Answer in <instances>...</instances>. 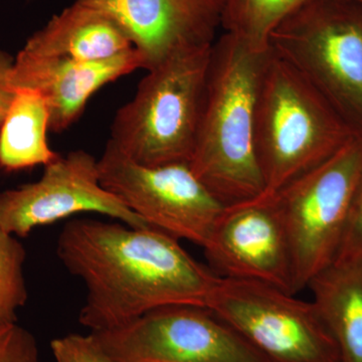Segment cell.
<instances>
[{
	"instance_id": "cell-1",
	"label": "cell",
	"mask_w": 362,
	"mask_h": 362,
	"mask_svg": "<svg viewBox=\"0 0 362 362\" xmlns=\"http://www.w3.org/2000/svg\"><path fill=\"white\" fill-rule=\"evenodd\" d=\"M57 255L85 286L78 321L90 332L121 327L173 305L207 308L221 279L173 235L120 221H69L59 233Z\"/></svg>"
},
{
	"instance_id": "cell-2",
	"label": "cell",
	"mask_w": 362,
	"mask_h": 362,
	"mask_svg": "<svg viewBox=\"0 0 362 362\" xmlns=\"http://www.w3.org/2000/svg\"><path fill=\"white\" fill-rule=\"evenodd\" d=\"M265 54L250 51L225 33L211 49L201 126L189 165L226 206L264 194L255 148V106Z\"/></svg>"
},
{
	"instance_id": "cell-3",
	"label": "cell",
	"mask_w": 362,
	"mask_h": 362,
	"mask_svg": "<svg viewBox=\"0 0 362 362\" xmlns=\"http://www.w3.org/2000/svg\"><path fill=\"white\" fill-rule=\"evenodd\" d=\"M354 136L294 66L271 49L266 52L255 106V148L264 181L262 197H271L327 160Z\"/></svg>"
},
{
	"instance_id": "cell-4",
	"label": "cell",
	"mask_w": 362,
	"mask_h": 362,
	"mask_svg": "<svg viewBox=\"0 0 362 362\" xmlns=\"http://www.w3.org/2000/svg\"><path fill=\"white\" fill-rule=\"evenodd\" d=\"M213 47L178 54L147 71L114 117L111 142L144 165L189 163L199 135Z\"/></svg>"
},
{
	"instance_id": "cell-5",
	"label": "cell",
	"mask_w": 362,
	"mask_h": 362,
	"mask_svg": "<svg viewBox=\"0 0 362 362\" xmlns=\"http://www.w3.org/2000/svg\"><path fill=\"white\" fill-rule=\"evenodd\" d=\"M269 49L325 99L362 138V4L307 0L272 33Z\"/></svg>"
},
{
	"instance_id": "cell-6",
	"label": "cell",
	"mask_w": 362,
	"mask_h": 362,
	"mask_svg": "<svg viewBox=\"0 0 362 362\" xmlns=\"http://www.w3.org/2000/svg\"><path fill=\"white\" fill-rule=\"evenodd\" d=\"M362 173V138L354 136L327 160L269 199L285 226L296 293L337 261Z\"/></svg>"
},
{
	"instance_id": "cell-7",
	"label": "cell",
	"mask_w": 362,
	"mask_h": 362,
	"mask_svg": "<svg viewBox=\"0 0 362 362\" xmlns=\"http://www.w3.org/2000/svg\"><path fill=\"white\" fill-rule=\"evenodd\" d=\"M207 308L269 362H339L312 301L274 286L221 277Z\"/></svg>"
},
{
	"instance_id": "cell-8",
	"label": "cell",
	"mask_w": 362,
	"mask_h": 362,
	"mask_svg": "<svg viewBox=\"0 0 362 362\" xmlns=\"http://www.w3.org/2000/svg\"><path fill=\"white\" fill-rule=\"evenodd\" d=\"M98 169L102 185L147 225L199 247L226 209L188 162L144 165L108 141Z\"/></svg>"
},
{
	"instance_id": "cell-9",
	"label": "cell",
	"mask_w": 362,
	"mask_h": 362,
	"mask_svg": "<svg viewBox=\"0 0 362 362\" xmlns=\"http://www.w3.org/2000/svg\"><path fill=\"white\" fill-rule=\"evenodd\" d=\"M90 333L117 362H269L206 307H163Z\"/></svg>"
},
{
	"instance_id": "cell-10",
	"label": "cell",
	"mask_w": 362,
	"mask_h": 362,
	"mask_svg": "<svg viewBox=\"0 0 362 362\" xmlns=\"http://www.w3.org/2000/svg\"><path fill=\"white\" fill-rule=\"evenodd\" d=\"M44 168L40 180L0 192L2 230L25 238L35 228L83 213L135 228L150 226L102 185L98 159L89 152H69Z\"/></svg>"
},
{
	"instance_id": "cell-11",
	"label": "cell",
	"mask_w": 362,
	"mask_h": 362,
	"mask_svg": "<svg viewBox=\"0 0 362 362\" xmlns=\"http://www.w3.org/2000/svg\"><path fill=\"white\" fill-rule=\"evenodd\" d=\"M218 276L295 290L291 247L269 199L226 206L204 247Z\"/></svg>"
},
{
	"instance_id": "cell-12",
	"label": "cell",
	"mask_w": 362,
	"mask_h": 362,
	"mask_svg": "<svg viewBox=\"0 0 362 362\" xmlns=\"http://www.w3.org/2000/svg\"><path fill=\"white\" fill-rule=\"evenodd\" d=\"M129 35L148 71L166 59L213 47L221 30V0H92Z\"/></svg>"
},
{
	"instance_id": "cell-13",
	"label": "cell",
	"mask_w": 362,
	"mask_h": 362,
	"mask_svg": "<svg viewBox=\"0 0 362 362\" xmlns=\"http://www.w3.org/2000/svg\"><path fill=\"white\" fill-rule=\"evenodd\" d=\"M138 69H143V62L135 49L93 62L21 49L14 57L11 85L13 90L28 88L42 93L49 107V131L59 133L80 118L97 90Z\"/></svg>"
},
{
	"instance_id": "cell-14",
	"label": "cell",
	"mask_w": 362,
	"mask_h": 362,
	"mask_svg": "<svg viewBox=\"0 0 362 362\" xmlns=\"http://www.w3.org/2000/svg\"><path fill=\"white\" fill-rule=\"evenodd\" d=\"M134 49L118 21L92 0H75L26 40L23 51L81 62L101 61Z\"/></svg>"
},
{
	"instance_id": "cell-15",
	"label": "cell",
	"mask_w": 362,
	"mask_h": 362,
	"mask_svg": "<svg viewBox=\"0 0 362 362\" xmlns=\"http://www.w3.org/2000/svg\"><path fill=\"white\" fill-rule=\"evenodd\" d=\"M308 288L337 344L339 362H362V259L335 261Z\"/></svg>"
},
{
	"instance_id": "cell-16",
	"label": "cell",
	"mask_w": 362,
	"mask_h": 362,
	"mask_svg": "<svg viewBox=\"0 0 362 362\" xmlns=\"http://www.w3.org/2000/svg\"><path fill=\"white\" fill-rule=\"evenodd\" d=\"M49 111L42 93L14 90L4 121L0 124V171L6 173L47 166L59 158L49 146Z\"/></svg>"
},
{
	"instance_id": "cell-17",
	"label": "cell",
	"mask_w": 362,
	"mask_h": 362,
	"mask_svg": "<svg viewBox=\"0 0 362 362\" xmlns=\"http://www.w3.org/2000/svg\"><path fill=\"white\" fill-rule=\"evenodd\" d=\"M307 0H221V30L251 52L269 49L272 33Z\"/></svg>"
},
{
	"instance_id": "cell-18",
	"label": "cell",
	"mask_w": 362,
	"mask_h": 362,
	"mask_svg": "<svg viewBox=\"0 0 362 362\" xmlns=\"http://www.w3.org/2000/svg\"><path fill=\"white\" fill-rule=\"evenodd\" d=\"M25 258L23 244L0 228V323L16 322L18 309L28 301Z\"/></svg>"
},
{
	"instance_id": "cell-19",
	"label": "cell",
	"mask_w": 362,
	"mask_h": 362,
	"mask_svg": "<svg viewBox=\"0 0 362 362\" xmlns=\"http://www.w3.org/2000/svg\"><path fill=\"white\" fill-rule=\"evenodd\" d=\"M54 362H117L89 335L68 334L51 342Z\"/></svg>"
},
{
	"instance_id": "cell-20",
	"label": "cell",
	"mask_w": 362,
	"mask_h": 362,
	"mask_svg": "<svg viewBox=\"0 0 362 362\" xmlns=\"http://www.w3.org/2000/svg\"><path fill=\"white\" fill-rule=\"evenodd\" d=\"M0 362H42L35 337L18 322L0 323Z\"/></svg>"
},
{
	"instance_id": "cell-21",
	"label": "cell",
	"mask_w": 362,
	"mask_h": 362,
	"mask_svg": "<svg viewBox=\"0 0 362 362\" xmlns=\"http://www.w3.org/2000/svg\"><path fill=\"white\" fill-rule=\"evenodd\" d=\"M362 259V173L352 204L349 228L337 261Z\"/></svg>"
},
{
	"instance_id": "cell-22",
	"label": "cell",
	"mask_w": 362,
	"mask_h": 362,
	"mask_svg": "<svg viewBox=\"0 0 362 362\" xmlns=\"http://www.w3.org/2000/svg\"><path fill=\"white\" fill-rule=\"evenodd\" d=\"M13 62L14 57L0 49V124L4 121L14 96V90L11 85Z\"/></svg>"
},
{
	"instance_id": "cell-23",
	"label": "cell",
	"mask_w": 362,
	"mask_h": 362,
	"mask_svg": "<svg viewBox=\"0 0 362 362\" xmlns=\"http://www.w3.org/2000/svg\"><path fill=\"white\" fill-rule=\"evenodd\" d=\"M359 2H361V4H362V0H358Z\"/></svg>"
}]
</instances>
